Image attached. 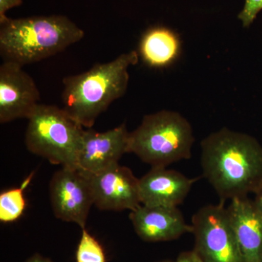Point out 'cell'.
<instances>
[{
    "label": "cell",
    "instance_id": "cell-1",
    "mask_svg": "<svg viewBox=\"0 0 262 262\" xmlns=\"http://www.w3.org/2000/svg\"><path fill=\"white\" fill-rule=\"evenodd\" d=\"M201 166L222 203L246 198L262 185V146L248 134L222 129L202 141Z\"/></svg>",
    "mask_w": 262,
    "mask_h": 262
},
{
    "label": "cell",
    "instance_id": "cell-2",
    "mask_svg": "<svg viewBox=\"0 0 262 262\" xmlns=\"http://www.w3.org/2000/svg\"><path fill=\"white\" fill-rule=\"evenodd\" d=\"M138 61L139 53L130 51L112 61L96 63L83 73L65 77L63 110L81 126L91 128L99 115L125 94L129 67Z\"/></svg>",
    "mask_w": 262,
    "mask_h": 262
},
{
    "label": "cell",
    "instance_id": "cell-3",
    "mask_svg": "<svg viewBox=\"0 0 262 262\" xmlns=\"http://www.w3.org/2000/svg\"><path fill=\"white\" fill-rule=\"evenodd\" d=\"M0 25L2 58L21 67L61 53L84 36L64 15L7 18Z\"/></svg>",
    "mask_w": 262,
    "mask_h": 262
},
{
    "label": "cell",
    "instance_id": "cell-4",
    "mask_svg": "<svg viewBox=\"0 0 262 262\" xmlns=\"http://www.w3.org/2000/svg\"><path fill=\"white\" fill-rule=\"evenodd\" d=\"M194 139L190 123L176 112L146 115L141 125L129 133L127 152L137 155L152 167H167L192 157Z\"/></svg>",
    "mask_w": 262,
    "mask_h": 262
},
{
    "label": "cell",
    "instance_id": "cell-5",
    "mask_svg": "<svg viewBox=\"0 0 262 262\" xmlns=\"http://www.w3.org/2000/svg\"><path fill=\"white\" fill-rule=\"evenodd\" d=\"M27 120L25 144L30 152L54 165L77 168L83 127L53 105H38Z\"/></svg>",
    "mask_w": 262,
    "mask_h": 262
},
{
    "label": "cell",
    "instance_id": "cell-6",
    "mask_svg": "<svg viewBox=\"0 0 262 262\" xmlns=\"http://www.w3.org/2000/svg\"><path fill=\"white\" fill-rule=\"evenodd\" d=\"M224 203L203 207L193 215L194 250L203 262H244Z\"/></svg>",
    "mask_w": 262,
    "mask_h": 262
},
{
    "label": "cell",
    "instance_id": "cell-7",
    "mask_svg": "<svg viewBox=\"0 0 262 262\" xmlns=\"http://www.w3.org/2000/svg\"><path fill=\"white\" fill-rule=\"evenodd\" d=\"M49 194L57 219L85 228L90 210L94 205L88 174L77 168L62 167L52 177Z\"/></svg>",
    "mask_w": 262,
    "mask_h": 262
},
{
    "label": "cell",
    "instance_id": "cell-8",
    "mask_svg": "<svg viewBox=\"0 0 262 262\" xmlns=\"http://www.w3.org/2000/svg\"><path fill=\"white\" fill-rule=\"evenodd\" d=\"M94 206L101 211H134L141 206L139 179L120 164L89 175Z\"/></svg>",
    "mask_w": 262,
    "mask_h": 262
},
{
    "label": "cell",
    "instance_id": "cell-9",
    "mask_svg": "<svg viewBox=\"0 0 262 262\" xmlns=\"http://www.w3.org/2000/svg\"><path fill=\"white\" fill-rule=\"evenodd\" d=\"M21 66L3 62L0 67V122L28 119L39 104L37 84Z\"/></svg>",
    "mask_w": 262,
    "mask_h": 262
},
{
    "label": "cell",
    "instance_id": "cell-10",
    "mask_svg": "<svg viewBox=\"0 0 262 262\" xmlns=\"http://www.w3.org/2000/svg\"><path fill=\"white\" fill-rule=\"evenodd\" d=\"M128 137L125 123L105 132L84 130L77 168L93 175L119 164L122 155L127 152Z\"/></svg>",
    "mask_w": 262,
    "mask_h": 262
},
{
    "label": "cell",
    "instance_id": "cell-11",
    "mask_svg": "<svg viewBox=\"0 0 262 262\" xmlns=\"http://www.w3.org/2000/svg\"><path fill=\"white\" fill-rule=\"evenodd\" d=\"M129 218L136 233L149 243L166 242L192 233L178 207L146 206L141 205L130 212Z\"/></svg>",
    "mask_w": 262,
    "mask_h": 262
},
{
    "label": "cell",
    "instance_id": "cell-12",
    "mask_svg": "<svg viewBox=\"0 0 262 262\" xmlns=\"http://www.w3.org/2000/svg\"><path fill=\"white\" fill-rule=\"evenodd\" d=\"M194 179L167 167H152L139 179L141 205L146 206L178 207L185 200Z\"/></svg>",
    "mask_w": 262,
    "mask_h": 262
},
{
    "label": "cell",
    "instance_id": "cell-13",
    "mask_svg": "<svg viewBox=\"0 0 262 262\" xmlns=\"http://www.w3.org/2000/svg\"><path fill=\"white\" fill-rule=\"evenodd\" d=\"M227 211L244 262H262V216L253 201L248 196L232 200Z\"/></svg>",
    "mask_w": 262,
    "mask_h": 262
},
{
    "label": "cell",
    "instance_id": "cell-14",
    "mask_svg": "<svg viewBox=\"0 0 262 262\" xmlns=\"http://www.w3.org/2000/svg\"><path fill=\"white\" fill-rule=\"evenodd\" d=\"M180 48V40L173 31L155 27L146 31L141 37L139 54L149 67L163 68L178 58Z\"/></svg>",
    "mask_w": 262,
    "mask_h": 262
},
{
    "label": "cell",
    "instance_id": "cell-15",
    "mask_svg": "<svg viewBox=\"0 0 262 262\" xmlns=\"http://www.w3.org/2000/svg\"><path fill=\"white\" fill-rule=\"evenodd\" d=\"M31 177L23 183L21 187L13 188L0 194V221L3 223H10L18 220L25 210L24 189L28 185Z\"/></svg>",
    "mask_w": 262,
    "mask_h": 262
},
{
    "label": "cell",
    "instance_id": "cell-16",
    "mask_svg": "<svg viewBox=\"0 0 262 262\" xmlns=\"http://www.w3.org/2000/svg\"><path fill=\"white\" fill-rule=\"evenodd\" d=\"M76 262H106L102 246L85 228L82 229L76 251Z\"/></svg>",
    "mask_w": 262,
    "mask_h": 262
},
{
    "label": "cell",
    "instance_id": "cell-17",
    "mask_svg": "<svg viewBox=\"0 0 262 262\" xmlns=\"http://www.w3.org/2000/svg\"><path fill=\"white\" fill-rule=\"evenodd\" d=\"M261 10L262 0H246L244 8L238 15L244 27H249Z\"/></svg>",
    "mask_w": 262,
    "mask_h": 262
},
{
    "label": "cell",
    "instance_id": "cell-18",
    "mask_svg": "<svg viewBox=\"0 0 262 262\" xmlns=\"http://www.w3.org/2000/svg\"><path fill=\"white\" fill-rule=\"evenodd\" d=\"M22 0H0V23L8 18L6 12L22 5Z\"/></svg>",
    "mask_w": 262,
    "mask_h": 262
},
{
    "label": "cell",
    "instance_id": "cell-19",
    "mask_svg": "<svg viewBox=\"0 0 262 262\" xmlns=\"http://www.w3.org/2000/svg\"><path fill=\"white\" fill-rule=\"evenodd\" d=\"M174 262H203L194 250L181 253Z\"/></svg>",
    "mask_w": 262,
    "mask_h": 262
},
{
    "label": "cell",
    "instance_id": "cell-20",
    "mask_svg": "<svg viewBox=\"0 0 262 262\" xmlns=\"http://www.w3.org/2000/svg\"><path fill=\"white\" fill-rule=\"evenodd\" d=\"M255 194H256V196H255V199L253 201V205H254L256 211H257L262 216V185L261 187L258 189L257 192L255 193Z\"/></svg>",
    "mask_w": 262,
    "mask_h": 262
},
{
    "label": "cell",
    "instance_id": "cell-21",
    "mask_svg": "<svg viewBox=\"0 0 262 262\" xmlns=\"http://www.w3.org/2000/svg\"><path fill=\"white\" fill-rule=\"evenodd\" d=\"M24 262H53L51 259L48 258L47 257H45V256H42V255L39 254V253H35V254L32 255V256H30L28 258V259L26 260Z\"/></svg>",
    "mask_w": 262,
    "mask_h": 262
},
{
    "label": "cell",
    "instance_id": "cell-22",
    "mask_svg": "<svg viewBox=\"0 0 262 262\" xmlns=\"http://www.w3.org/2000/svg\"><path fill=\"white\" fill-rule=\"evenodd\" d=\"M157 262H174V261H172L171 260L165 259V260H162V261H157Z\"/></svg>",
    "mask_w": 262,
    "mask_h": 262
}]
</instances>
